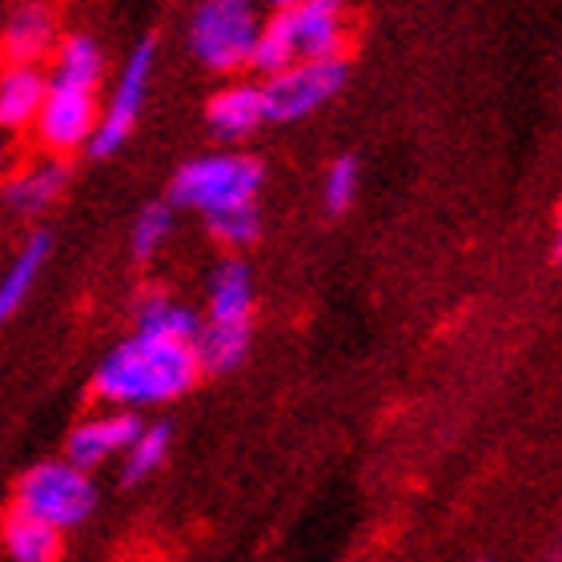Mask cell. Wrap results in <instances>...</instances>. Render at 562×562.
<instances>
[{"instance_id":"obj_11","label":"cell","mask_w":562,"mask_h":562,"mask_svg":"<svg viewBox=\"0 0 562 562\" xmlns=\"http://www.w3.org/2000/svg\"><path fill=\"white\" fill-rule=\"evenodd\" d=\"M60 24L57 12L45 0H24L21 9L9 12V21L0 29V57L4 65H41L57 53Z\"/></svg>"},{"instance_id":"obj_23","label":"cell","mask_w":562,"mask_h":562,"mask_svg":"<svg viewBox=\"0 0 562 562\" xmlns=\"http://www.w3.org/2000/svg\"><path fill=\"white\" fill-rule=\"evenodd\" d=\"M358 181H362V169H358V157H338V161L326 169V186H322V201H326L329 213H346L358 198Z\"/></svg>"},{"instance_id":"obj_22","label":"cell","mask_w":562,"mask_h":562,"mask_svg":"<svg viewBox=\"0 0 562 562\" xmlns=\"http://www.w3.org/2000/svg\"><path fill=\"white\" fill-rule=\"evenodd\" d=\"M205 225H210V234L229 249H246L261 237L258 205H241V210H229V213H213V217H205Z\"/></svg>"},{"instance_id":"obj_9","label":"cell","mask_w":562,"mask_h":562,"mask_svg":"<svg viewBox=\"0 0 562 562\" xmlns=\"http://www.w3.org/2000/svg\"><path fill=\"white\" fill-rule=\"evenodd\" d=\"M69 161L65 157H53V153H36L33 161H24L21 169H9L4 181H0V205L12 213V217H45L69 189Z\"/></svg>"},{"instance_id":"obj_6","label":"cell","mask_w":562,"mask_h":562,"mask_svg":"<svg viewBox=\"0 0 562 562\" xmlns=\"http://www.w3.org/2000/svg\"><path fill=\"white\" fill-rule=\"evenodd\" d=\"M346 77H350V65L346 57H322V60H297L290 69L273 72L261 85V97H266V121L273 125H290V121L310 117L314 109L329 105L334 97L346 89Z\"/></svg>"},{"instance_id":"obj_19","label":"cell","mask_w":562,"mask_h":562,"mask_svg":"<svg viewBox=\"0 0 562 562\" xmlns=\"http://www.w3.org/2000/svg\"><path fill=\"white\" fill-rule=\"evenodd\" d=\"M249 338H254V326H213V322H201V334L193 341V353H198L201 374H229L246 362Z\"/></svg>"},{"instance_id":"obj_18","label":"cell","mask_w":562,"mask_h":562,"mask_svg":"<svg viewBox=\"0 0 562 562\" xmlns=\"http://www.w3.org/2000/svg\"><path fill=\"white\" fill-rule=\"evenodd\" d=\"M137 334L193 346L201 334V317L177 297H169V293H145L137 302Z\"/></svg>"},{"instance_id":"obj_4","label":"cell","mask_w":562,"mask_h":562,"mask_svg":"<svg viewBox=\"0 0 562 562\" xmlns=\"http://www.w3.org/2000/svg\"><path fill=\"white\" fill-rule=\"evenodd\" d=\"M12 510L41 518L65 535V530L89 522V515L97 510V482L93 474L77 470L65 458H48L21 474L16 494H12Z\"/></svg>"},{"instance_id":"obj_3","label":"cell","mask_w":562,"mask_h":562,"mask_svg":"<svg viewBox=\"0 0 562 562\" xmlns=\"http://www.w3.org/2000/svg\"><path fill=\"white\" fill-rule=\"evenodd\" d=\"M261 181H266V169L249 153H201L173 173L169 205L213 217L241 205H258Z\"/></svg>"},{"instance_id":"obj_26","label":"cell","mask_w":562,"mask_h":562,"mask_svg":"<svg viewBox=\"0 0 562 562\" xmlns=\"http://www.w3.org/2000/svg\"><path fill=\"white\" fill-rule=\"evenodd\" d=\"M273 9L278 12H290V9H297V4H302V0H270Z\"/></svg>"},{"instance_id":"obj_8","label":"cell","mask_w":562,"mask_h":562,"mask_svg":"<svg viewBox=\"0 0 562 562\" xmlns=\"http://www.w3.org/2000/svg\"><path fill=\"white\" fill-rule=\"evenodd\" d=\"M97 121H101L97 89L48 81L45 105H41V117H36L33 133L45 153L69 157V153H77V149H89V140H93V133H97Z\"/></svg>"},{"instance_id":"obj_16","label":"cell","mask_w":562,"mask_h":562,"mask_svg":"<svg viewBox=\"0 0 562 562\" xmlns=\"http://www.w3.org/2000/svg\"><path fill=\"white\" fill-rule=\"evenodd\" d=\"M0 547L9 562H60L65 535L53 530L41 518H29L21 510H9L0 522Z\"/></svg>"},{"instance_id":"obj_15","label":"cell","mask_w":562,"mask_h":562,"mask_svg":"<svg viewBox=\"0 0 562 562\" xmlns=\"http://www.w3.org/2000/svg\"><path fill=\"white\" fill-rule=\"evenodd\" d=\"M254 273L246 261L225 258L210 278V310L205 322L213 326H254Z\"/></svg>"},{"instance_id":"obj_1","label":"cell","mask_w":562,"mask_h":562,"mask_svg":"<svg viewBox=\"0 0 562 562\" xmlns=\"http://www.w3.org/2000/svg\"><path fill=\"white\" fill-rule=\"evenodd\" d=\"M201 366L193 346L186 341H165L137 334L117 341L93 370V394L109 411H145L161 406L198 386Z\"/></svg>"},{"instance_id":"obj_25","label":"cell","mask_w":562,"mask_h":562,"mask_svg":"<svg viewBox=\"0 0 562 562\" xmlns=\"http://www.w3.org/2000/svg\"><path fill=\"white\" fill-rule=\"evenodd\" d=\"M9 157H12V153H9V140L0 137V181H4V173H9Z\"/></svg>"},{"instance_id":"obj_20","label":"cell","mask_w":562,"mask_h":562,"mask_svg":"<svg viewBox=\"0 0 562 562\" xmlns=\"http://www.w3.org/2000/svg\"><path fill=\"white\" fill-rule=\"evenodd\" d=\"M169 446H173V426H169V422L145 426V430L137 434V442L121 458V482H125V486H140L145 479H153V474L165 467Z\"/></svg>"},{"instance_id":"obj_13","label":"cell","mask_w":562,"mask_h":562,"mask_svg":"<svg viewBox=\"0 0 562 562\" xmlns=\"http://www.w3.org/2000/svg\"><path fill=\"white\" fill-rule=\"evenodd\" d=\"M205 121H210V133L225 145L234 140H246L249 133H258L266 125V97H261V85L237 81L225 85L222 93H213L210 109H205Z\"/></svg>"},{"instance_id":"obj_21","label":"cell","mask_w":562,"mask_h":562,"mask_svg":"<svg viewBox=\"0 0 562 562\" xmlns=\"http://www.w3.org/2000/svg\"><path fill=\"white\" fill-rule=\"evenodd\" d=\"M173 225H177V210L169 201H149L145 210L133 217V229H130V249L137 261H149L153 254H161L165 241L173 237Z\"/></svg>"},{"instance_id":"obj_24","label":"cell","mask_w":562,"mask_h":562,"mask_svg":"<svg viewBox=\"0 0 562 562\" xmlns=\"http://www.w3.org/2000/svg\"><path fill=\"white\" fill-rule=\"evenodd\" d=\"M551 258L562 261V222L554 225V237H551Z\"/></svg>"},{"instance_id":"obj_10","label":"cell","mask_w":562,"mask_h":562,"mask_svg":"<svg viewBox=\"0 0 562 562\" xmlns=\"http://www.w3.org/2000/svg\"><path fill=\"white\" fill-rule=\"evenodd\" d=\"M145 430L140 414L133 411H101L81 418L65 438V462H72L77 470L93 474L97 467H105L113 458H125L137 434Z\"/></svg>"},{"instance_id":"obj_7","label":"cell","mask_w":562,"mask_h":562,"mask_svg":"<svg viewBox=\"0 0 562 562\" xmlns=\"http://www.w3.org/2000/svg\"><path fill=\"white\" fill-rule=\"evenodd\" d=\"M153 65H157V41L145 36L137 41L125 65H121L117 81H113V93H109L105 109H101V121H97V133L89 140V157H113V153L130 140V133L137 130V117L145 109V97H149L153 85Z\"/></svg>"},{"instance_id":"obj_2","label":"cell","mask_w":562,"mask_h":562,"mask_svg":"<svg viewBox=\"0 0 562 562\" xmlns=\"http://www.w3.org/2000/svg\"><path fill=\"white\" fill-rule=\"evenodd\" d=\"M341 9H346V0H302L290 12H273V21L261 24L249 69L273 77L297 60L338 57Z\"/></svg>"},{"instance_id":"obj_14","label":"cell","mask_w":562,"mask_h":562,"mask_svg":"<svg viewBox=\"0 0 562 562\" xmlns=\"http://www.w3.org/2000/svg\"><path fill=\"white\" fill-rule=\"evenodd\" d=\"M48 258H53V234L48 229H33V234L24 237V246L12 254L4 273H0V326H9L12 317L21 314V305L36 290Z\"/></svg>"},{"instance_id":"obj_5","label":"cell","mask_w":562,"mask_h":562,"mask_svg":"<svg viewBox=\"0 0 562 562\" xmlns=\"http://www.w3.org/2000/svg\"><path fill=\"white\" fill-rule=\"evenodd\" d=\"M261 21L249 0H205L189 24V48L205 69L234 72L249 65Z\"/></svg>"},{"instance_id":"obj_12","label":"cell","mask_w":562,"mask_h":562,"mask_svg":"<svg viewBox=\"0 0 562 562\" xmlns=\"http://www.w3.org/2000/svg\"><path fill=\"white\" fill-rule=\"evenodd\" d=\"M45 93L48 72L41 65H0V137L33 130Z\"/></svg>"},{"instance_id":"obj_17","label":"cell","mask_w":562,"mask_h":562,"mask_svg":"<svg viewBox=\"0 0 562 562\" xmlns=\"http://www.w3.org/2000/svg\"><path fill=\"white\" fill-rule=\"evenodd\" d=\"M48 60H53V69H48V81L101 89V77H105V48L97 45V36H89V33L60 36L57 53H53Z\"/></svg>"}]
</instances>
